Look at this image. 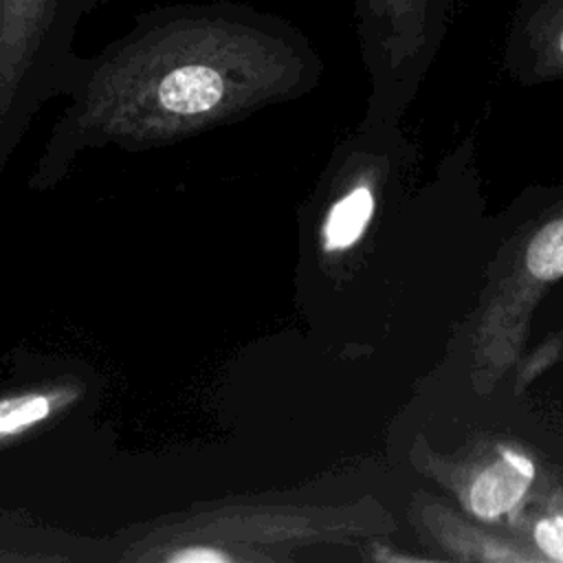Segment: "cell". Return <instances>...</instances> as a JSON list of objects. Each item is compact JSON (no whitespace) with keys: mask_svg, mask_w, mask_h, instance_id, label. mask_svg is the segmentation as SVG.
I'll return each mask as SVG.
<instances>
[{"mask_svg":"<svg viewBox=\"0 0 563 563\" xmlns=\"http://www.w3.org/2000/svg\"><path fill=\"white\" fill-rule=\"evenodd\" d=\"M411 462L413 471L449 493L462 512L508 532L539 493V460L523 440L504 433L464 438L457 446L440 451L416 433Z\"/></svg>","mask_w":563,"mask_h":563,"instance_id":"cell-2","label":"cell"},{"mask_svg":"<svg viewBox=\"0 0 563 563\" xmlns=\"http://www.w3.org/2000/svg\"><path fill=\"white\" fill-rule=\"evenodd\" d=\"M455 0H354L361 46L391 101L405 103L433 62Z\"/></svg>","mask_w":563,"mask_h":563,"instance_id":"cell-3","label":"cell"},{"mask_svg":"<svg viewBox=\"0 0 563 563\" xmlns=\"http://www.w3.org/2000/svg\"><path fill=\"white\" fill-rule=\"evenodd\" d=\"M411 523L424 548L435 550L444 561H543L528 543L508 530H493L477 523L462 510L422 490L411 504Z\"/></svg>","mask_w":563,"mask_h":563,"instance_id":"cell-4","label":"cell"},{"mask_svg":"<svg viewBox=\"0 0 563 563\" xmlns=\"http://www.w3.org/2000/svg\"><path fill=\"white\" fill-rule=\"evenodd\" d=\"M374 216V191L365 185L354 187L339 198L323 224V242L328 251H343L352 246L365 231Z\"/></svg>","mask_w":563,"mask_h":563,"instance_id":"cell-7","label":"cell"},{"mask_svg":"<svg viewBox=\"0 0 563 563\" xmlns=\"http://www.w3.org/2000/svg\"><path fill=\"white\" fill-rule=\"evenodd\" d=\"M563 361V314L561 323L550 330L532 350L526 352L515 378H512V396H521L526 387H530L539 376H543L548 369H552L556 363Z\"/></svg>","mask_w":563,"mask_h":563,"instance_id":"cell-8","label":"cell"},{"mask_svg":"<svg viewBox=\"0 0 563 563\" xmlns=\"http://www.w3.org/2000/svg\"><path fill=\"white\" fill-rule=\"evenodd\" d=\"M541 506H530L510 528L543 561L563 563V490H550Z\"/></svg>","mask_w":563,"mask_h":563,"instance_id":"cell-6","label":"cell"},{"mask_svg":"<svg viewBox=\"0 0 563 563\" xmlns=\"http://www.w3.org/2000/svg\"><path fill=\"white\" fill-rule=\"evenodd\" d=\"M563 279V187L528 211L488 266L475 310L457 334V369L479 400L512 378L528 352L530 323L548 290Z\"/></svg>","mask_w":563,"mask_h":563,"instance_id":"cell-1","label":"cell"},{"mask_svg":"<svg viewBox=\"0 0 563 563\" xmlns=\"http://www.w3.org/2000/svg\"><path fill=\"white\" fill-rule=\"evenodd\" d=\"M229 556L218 552V550H200V548H194V550H183L178 554L172 556V561H185V563H194V561H227Z\"/></svg>","mask_w":563,"mask_h":563,"instance_id":"cell-10","label":"cell"},{"mask_svg":"<svg viewBox=\"0 0 563 563\" xmlns=\"http://www.w3.org/2000/svg\"><path fill=\"white\" fill-rule=\"evenodd\" d=\"M51 411V400L44 396H20L0 402V435L18 433L35 424Z\"/></svg>","mask_w":563,"mask_h":563,"instance_id":"cell-9","label":"cell"},{"mask_svg":"<svg viewBox=\"0 0 563 563\" xmlns=\"http://www.w3.org/2000/svg\"><path fill=\"white\" fill-rule=\"evenodd\" d=\"M506 62L523 84L563 79V0H523Z\"/></svg>","mask_w":563,"mask_h":563,"instance_id":"cell-5","label":"cell"}]
</instances>
